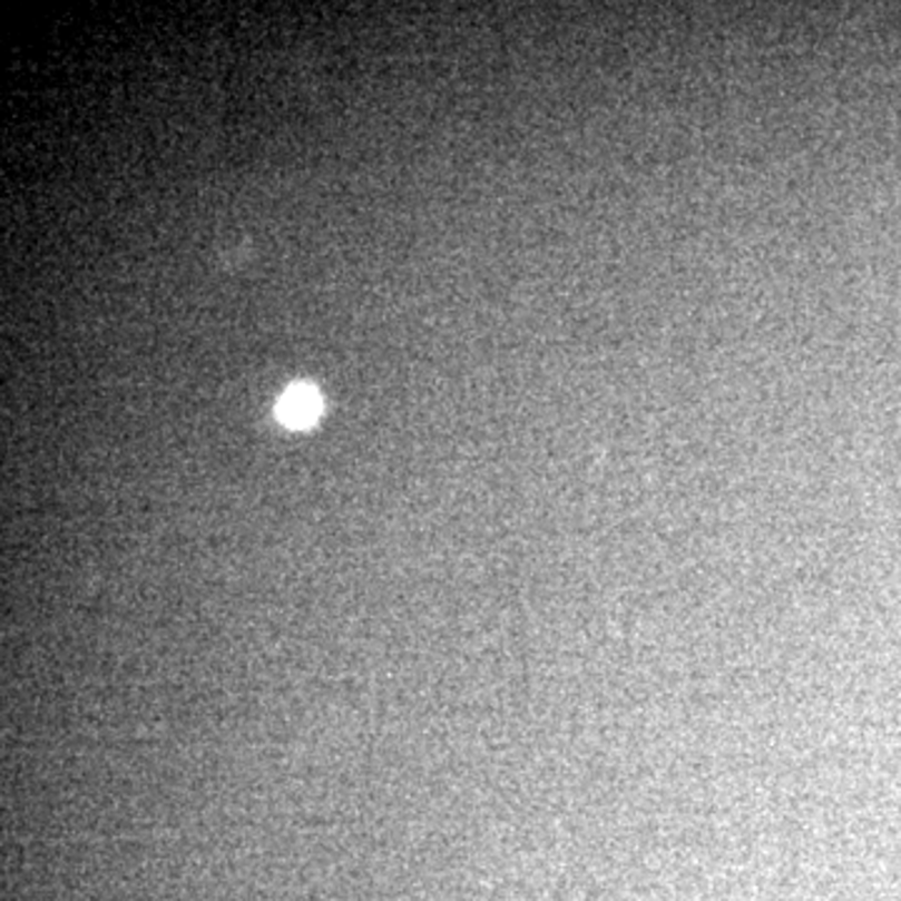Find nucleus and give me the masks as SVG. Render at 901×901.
<instances>
[{
  "mask_svg": "<svg viewBox=\"0 0 901 901\" xmlns=\"http://www.w3.org/2000/svg\"><path fill=\"white\" fill-rule=\"evenodd\" d=\"M319 413H321V396L316 389L309 386V383L291 386L276 403L278 421L286 423L291 429L311 427V423L319 419Z\"/></svg>",
  "mask_w": 901,
  "mask_h": 901,
  "instance_id": "obj_1",
  "label": "nucleus"
}]
</instances>
